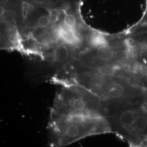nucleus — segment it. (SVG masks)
<instances>
[{
    "instance_id": "obj_6",
    "label": "nucleus",
    "mask_w": 147,
    "mask_h": 147,
    "mask_svg": "<svg viewBox=\"0 0 147 147\" xmlns=\"http://www.w3.org/2000/svg\"><path fill=\"white\" fill-rule=\"evenodd\" d=\"M135 125L140 131H144L147 127V118L144 116H140L136 118Z\"/></svg>"
},
{
    "instance_id": "obj_4",
    "label": "nucleus",
    "mask_w": 147,
    "mask_h": 147,
    "mask_svg": "<svg viewBox=\"0 0 147 147\" xmlns=\"http://www.w3.org/2000/svg\"><path fill=\"white\" fill-rule=\"evenodd\" d=\"M62 22L64 25H65L69 27L77 30H80L83 27H84V26H81L79 25L76 20V16L73 14L70 13L67 14L64 16Z\"/></svg>"
},
{
    "instance_id": "obj_5",
    "label": "nucleus",
    "mask_w": 147,
    "mask_h": 147,
    "mask_svg": "<svg viewBox=\"0 0 147 147\" xmlns=\"http://www.w3.org/2000/svg\"><path fill=\"white\" fill-rule=\"evenodd\" d=\"M53 22L51 17L47 15H42L38 18V19H37L35 26L33 28V29L37 27H40L42 28H50V27H51L50 26V25Z\"/></svg>"
},
{
    "instance_id": "obj_8",
    "label": "nucleus",
    "mask_w": 147,
    "mask_h": 147,
    "mask_svg": "<svg viewBox=\"0 0 147 147\" xmlns=\"http://www.w3.org/2000/svg\"><path fill=\"white\" fill-rule=\"evenodd\" d=\"M34 1L38 5H44L47 1V0H34Z\"/></svg>"
},
{
    "instance_id": "obj_7",
    "label": "nucleus",
    "mask_w": 147,
    "mask_h": 147,
    "mask_svg": "<svg viewBox=\"0 0 147 147\" xmlns=\"http://www.w3.org/2000/svg\"><path fill=\"white\" fill-rule=\"evenodd\" d=\"M3 23L5 24H11L15 18V14L14 12L10 9L2 10V13L1 14Z\"/></svg>"
},
{
    "instance_id": "obj_9",
    "label": "nucleus",
    "mask_w": 147,
    "mask_h": 147,
    "mask_svg": "<svg viewBox=\"0 0 147 147\" xmlns=\"http://www.w3.org/2000/svg\"><path fill=\"white\" fill-rule=\"evenodd\" d=\"M145 75H146V78H147V70L146 71V73H145Z\"/></svg>"
},
{
    "instance_id": "obj_1",
    "label": "nucleus",
    "mask_w": 147,
    "mask_h": 147,
    "mask_svg": "<svg viewBox=\"0 0 147 147\" xmlns=\"http://www.w3.org/2000/svg\"><path fill=\"white\" fill-rule=\"evenodd\" d=\"M50 146H67L92 136L111 131L109 121L99 115H51L48 123Z\"/></svg>"
},
{
    "instance_id": "obj_3",
    "label": "nucleus",
    "mask_w": 147,
    "mask_h": 147,
    "mask_svg": "<svg viewBox=\"0 0 147 147\" xmlns=\"http://www.w3.org/2000/svg\"><path fill=\"white\" fill-rule=\"evenodd\" d=\"M136 118L135 114L133 111L130 110L123 111L118 118L119 125L124 128L129 127L135 123Z\"/></svg>"
},
{
    "instance_id": "obj_2",
    "label": "nucleus",
    "mask_w": 147,
    "mask_h": 147,
    "mask_svg": "<svg viewBox=\"0 0 147 147\" xmlns=\"http://www.w3.org/2000/svg\"><path fill=\"white\" fill-rule=\"evenodd\" d=\"M51 109V115H99L101 99L84 87L75 84L58 85Z\"/></svg>"
}]
</instances>
